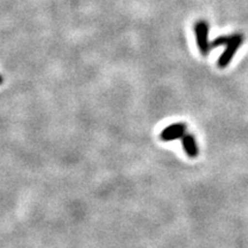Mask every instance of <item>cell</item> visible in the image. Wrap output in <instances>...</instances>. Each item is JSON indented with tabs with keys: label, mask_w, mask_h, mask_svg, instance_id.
Instances as JSON below:
<instances>
[{
	"label": "cell",
	"mask_w": 248,
	"mask_h": 248,
	"mask_svg": "<svg viewBox=\"0 0 248 248\" xmlns=\"http://www.w3.org/2000/svg\"><path fill=\"white\" fill-rule=\"evenodd\" d=\"M244 43V36L241 33H234V35H231V38L229 40V43L225 46L224 52H223L221 57H219L218 61H217V66L221 69H224L230 64V62L233 59L234 54L237 53L238 49L240 48V46L243 45Z\"/></svg>",
	"instance_id": "1"
},
{
	"label": "cell",
	"mask_w": 248,
	"mask_h": 248,
	"mask_svg": "<svg viewBox=\"0 0 248 248\" xmlns=\"http://www.w3.org/2000/svg\"><path fill=\"white\" fill-rule=\"evenodd\" d=\"M195 36H197V44L199 47V51L202 57H207L209 51L212 49L210 47V43L208 39L209 33V26L206 21H199L195 23L194 26Z\"/></svg>",
	"instance_id": "2"
},
{
	"label": "cell",
	"mask_w": 248,
	"mask_h": 248,
	"mask_svg": "<svg viewBox=\"0 0 248 248\" xmlns=\"http://www.w3.org/2000/svg\"><path fill=\"white\" fill-rule=\"evenodd\" d=\"M186 126L185 123H173L171 125L167 126L161 132L160 138L162 141H172L177 140V139H182L183 136L186 133Z\"/></svg>",
	"instance_id": "3"
},
{
	"label": "cell",
	"mask_w": 248,
	"mask_h": 248,
	"mask_svg": "<svg viewBox=\"0 0 248 248\" xmlns=\"http://www.w3.org/2000/svg\"><path fill=\"white\" fill-rule=\"evenodd\" d=\"M182 146L184 148L185 153L187 154V156L191 157V159H194L199 154V148H198L197 140H195L193 135L185 133L182 137Z\"/></svg>",
	"instance_id": "4"
},
{
	"label": "cell",
	"mask_w": 248,
	"mask_h": 248,
	"mask_svg": "<svg viewBox=\"0 0 248 248\" xmlns=\"http://www.w3.org/2000/svg\"><path fill=\"white\" fill-rule=\"evenodd\" d=\"M231 38V35H224V36H218L217 38H215L210 43V47L212 48H216L219 47V46H224L229 43V40Z\"/></svg>",
	"instance_id": "5"
},
{
	"label": "cell",
	"mask_w": 248,
	"mask_h": 248,
	"mask_svg": "<svg viewBox=\"0 0 248 248\" xmlns=\"http://www.w3.org/2000/svg\"><path fill=\"white\" fill-rule=\"evenodd\" d=\"M1 83H2V77L0 76V84H1Z\"/></svg>",
	"instance_id": "6"
}]
</instances>
